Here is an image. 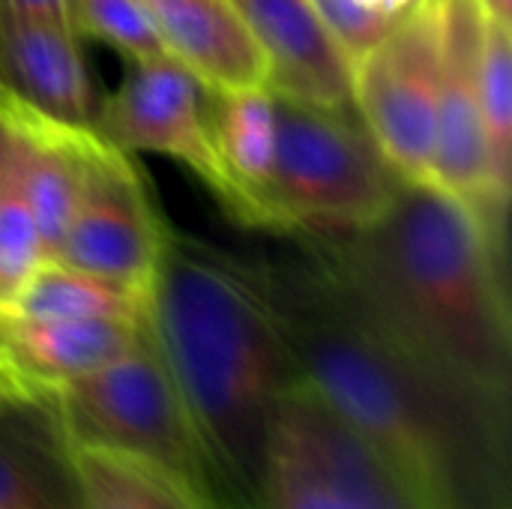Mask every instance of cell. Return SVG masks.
<instances>
[{"label":"cell","instance_id":"cell-1","mask_svg":"<svg viewBox=\"0 0 512 509\" xmlns=\"http://www.w3.org/2000/svg\"><path fill=\"white\" fill-rule=\"evenodd\" d=\"M267 300L300 381L363 441L420 509H512L510 402L426 363L297 246L240 258Z\"/></svg>","mask_w":512,"mask_h":509},{"label":"cell","instance_id":"cell-2","mask_svg":"<svg viewBox=\"0 0 512 509\" xmlns=\"http://www.w3.org/2000/svg\"><path fill=\"white\" fill-rule=\"evenodd\" d=\"M294 237L381 330L512 405L507 219H483L435 183L399 180L366 225Z\"/></svg>","mask_w":512,"mask_h":509},{"label":"cell","instance_id":"cell-3","mask_svg":"<svg viewBox=\"0 0 512 509\" xmlns=\"http://www.w3.org/2000/svg\"><path fill=\"white\" fill-rule=\"evenodd\" d=\"M144 327L192 414L228 507L258 509L270 432L300 372L243 261L171 228Z\"/></svg>","mask_w":512,"mask_h":509},{"label":"cell","instance_id":"cell-4","mask_svg":"<svg viewBox=\"0 0 512 509\" xmlns=\"http://www.w3.org/2000/svg\"><path fill=\"white\" fill-rule=\"evenodd\" d=\"M276 162L270 234H327L360 228L393 198L399 174L354 108H324L273 90Z\"/></svg>","mask_w":512,"mask_h":509},{"label":"cell","instance_id":"cell-5","mask_svg":"<svg viewBox=\"0 0 512 509\" xmlns=\"http://www.w3.org/2000/svg\"><path fill=\"white\" fill-rule=\"evenodd\" d=\"M45 393L69 444L150 462L195 486L219 509H228L192 414L150 336L126 357Z\"/></svg>","mask_w":512,"mask_h":509},{"label":"cell","instance_id":"cell-6","mask_svg":"<svg viewBox=\"0 0 512 509\" xmlns=\"http://www.w3.org/2000/svg\"><path fill=\"white\" fill-rule=\"evenodd\" d=\"M258 509H420L300 381L279 405Z\"/></svg>","mask_w":512,"mask_h":509},{"label":"cell","instance_id":"cell-7","mask_svg":"<svg viewBox=\"0 0 512 509\" xmlns=\"http://www.w3.org/2000/svg\"><path fill=\"white\" fill-rule=\"evenodd\" d=\"M438 87V0L396 18L387 36L351 66L354 111L402 180L429 183Z\"/></svg>","mask_w":512,"mask_h":509},{"label":"cell","instance_id":"cell-8","mask_svg":"<svg viewBox=\"0 0 512 509\" xmlns=\"http://www.w3.org/2000/svg\"><path fill=\"white\" fill-rule=\"evenodd\" d=\"M168 234L171 225L162 219L141 168L96 129L78 207L51 261L147 300Z\"/></svg>","mask_w":512,"mask_h":509},{"label":"cell","instance_id":"cell-9","mask_svg":"<svg viewBox=\"0 0 512 509\" xmlns=\"http://www.w3.org/2000/svg\"><path fill=\"white\" fill-rule=\"evenodd\" d=\"M96 129L126 153H159L189 168L228 207L207 123V87L174 57L129 60L117 90L99 102Z\"/></svg>","mask_w":512,"mask_h":509},{"label":"cell","instance_id":"cell-10","mask_svg":"<svg viewBox=\"0 0 512 509\" xmlns=\"http://www.w3.org/2000/svg\"><path fill=\"white\" fill-rule=\"evenodd\" d=\"M441 87L429 183L471 204L477 213H507L510 198L495 189L492 159L480 117L477 54L483 12L474 0H438Z\"/></svg>","mask_w":512,"mask_h":509},{"label":"cell","instance_id":"cell-11","mask_svg":"<svg viewBox=\"0 0 512 509\" xmlns=\"http://www.w3.org/2000/svg\"><path fill=\"white\" fill-rule=\"evenodd\" d=\"M267 63V87L324 108H354L351 60L309 0H231Z\"/></svg>","mask_w":512,"mask_h":509},{"label":"cell","instance_id":"cell-12","mask_svg":"<svg viewBox=\"0 0 512 509\" xmlns=\"http://www.w3.org/2000/svg\"><path fill=\"white\" fill-rule=\"evenodd\" d=\"M78 39L66 24L0 9V87L60 123L96 126L102 99Z\"/></svg>","mask_w":512,"mask_h":509},{"label":"cell","instance_id":"cell-13","mask_svg":"<svg viewBox=\"0 0 512 509\" xmlns=\"http://www.w3.org/2000/svg\"><path fill=\"white\" fill-rule=\"evenodd\" d=\"M144 339V321H36L0 312V360L33 390H51L57 384L96 372L144 345Z\"/></svg>","mask_w":512,"mask_h":509},{"label":"cell","instance_id":"cell-14","mask_svg":"<svg viewBox=\"0 0 512 509\" xmlns=\"http://www.w3.org/2000/svg\"><path fill=\"white\" fill-rule=\"evenodd\" d=\"M0 509H78L72 447L45 390L0 405Z\"/></svg>","mask_w":512,"mask_h":509},{"label":"cell","instance_id":"cell-15","mask_svg":"<svg viewBox=\"0 0 512 509\" xmlns=\"http://www.w3.org/2000/svg\"><path fill=\"white\" fill-rule=\"evenodd\" d=\"M207 123L228 186L225 213L270 231V180L276 162V102L267 84L207 90Z\"/></svg>","mask_w":512,"mask_h":509},{"label":"cell","instance_id":"cell-16","mask_svg":"<svg viewBox=\"0 0 512 509\" xmlns=\"http://www.w3.org/2000/svg\"><path fill=\"white\" fill-rule=\"evenodd\" d=\"M168 57L207 90L261 87L267 63L231 0H141Z\"/></svg>","mask_w":512,"mask_h":509},{"label":"cell","instance_id":"cell-17","mask_svg":"<svg viewBox=\"0 0 512 509\" xmlns=\"http://www.w3.org/2000/svg\"><path fill=\"white\" fill-rule=\"evenodd\" d=\"M69 447L78 509H219L195 486L150 462L96 447Z\"/></svg>","mask_w":512,"mask_h":509},{"label":"cell","instance_id":"cell-18","mask_svg":"<svg viewBox=\"0 0 512 509\" xmlns=\"http://www.w3.org/2000/svg\"><path fill=\"white\" fill-rule=\"evenodd\" d=\"M147 300L96 279L90 273L72 270L60 261H42L18 294L9 315L54 321V318H114V321H144Z\"/></svg>","mask_w":512,"mask_h":509},{"label":"cell","instance_id":"cell-19","mask_svg":"<svg viewBox=\"0 0 512 509\" xmlns=\"http://www.w3.org/2000/svg\"><path fill=\"white\" fill-rule=\"evenodd\" d=\"M480 117L492 159L495 189L510 198L512 183V24L483 18L480 54Z\"/></svg>","mask_w":512,"mask_h":509},{"label":"cell","instance_id":"cell-20","mask_svg":"<svg viewBox=\"0 0 512 509\" xmlns=\"http://www.w3.org/2000/svg\"><path fill=\"white\" fill-rule=\"evenodd\" d=\"M78 36H93L129 60L165 54L141 0H72Z\"/></svg>","mask_w":512,"mask_h":509},{"label":"cell","instance_id":"cell-21","mask_svg":"<svg viewBox=\"0 0 512 509\" xmlns=\"http://www.w3.org/2000/svg\"><path fill=\"white\" fill-rule=\"evenodd\" d=\"M48 261V249L36 228V219L24 198L6 186L0 195V312H9L39 270Z\"/></svg>","mask_w":512,"mask_h":509},{"label":"cell","instance_id":"cell-22","mask_svg":"<svg viewBox=\"0 0 512 509\" xmlns=\"http://www.w3.org/2000/svg\"><path fill=\"white\" fill-rule=\"evenodd\" d=\"M309 6L324 21L330 36L339 42V48L345 51L351 66L372 45H378L387 36V30L396 24V18H387L381 12L363 6L360 0H309Z\"/></svg>","mask_w":512,"mask_h":509},{"label":"cell","instance_id":"cell-23","mask_svg":"<svg viewBox=\"0 0 512 509\" xmlns=\"http://www.w3.org/2000/svg\"><path fill=\"white\" fill-rule=\"evenodd\" d=\"M0 9L12 12V15H27V18H42V21L66 24V27L75 30L72 0H0Z\"/></svg>","mask_w":512,"mask_h":509},{"label":"cell","instance_id":"cell-24","mask_svg":"<svg viewBox=\"0 0 512 509\" xmlns=\"http://www.w3.org/2000/svg\"><path fill=\"white\" fill-rule=\"evenodd\" d=\"M360 3L375 9V12H381V15H387V18H402L405 12L423 6L426 0H360Z\"/></svg>","mask_w":512,"mask_h":509},{"label":"cell","instance_id":"cell-25","mask_svg":"<svg viewBox=\"0 0 512 509\" xmlns=\"http://www.w3.org/2000/svg\"><path fill=\"white\" fill-rule=\"evenodd\" d=\"M24 390H30L3 360H0V405L6 402V399H12V396H18V393H24Z\"/></svg>","mask_w":512,"mask_h":509},{"label":"cell","instance_id":"cell-26","mask_svg":"<svg viewBox=\"0 0 512 509\" xmlns=\"http://www.w3.org/2000/svg\"><path fill=\"white\" fill-rule=\"evenodd\" d=\"M480 6V12L492 21L512 24V0H474Z\"/></svg>","mask_w":512,"mask_h":509},{"label":"cell","instance_id":"cell-27","mask_svg":"<svg viewBox=\"0 0 512 509\" xmlns=\"http://www.w3.org/2000/svg\"><path fill=\"white\" fill-rule=\"evenodd\" d=\"M6 186H9V132H6L3 114H0V195Z\"/></svg>","mask_w":512,"mask_h":509},{"label":"cell","instance_id":"cell-28","mask_svg":"<svg viewBox=\"0 0 512 509\" xmlns=\"http://www.w3.org/2000/svg\"><path fill=\"white\" fill-rule=\"evenodd\" d=\"M228 509H243V507H228Z\"/></svg>","mask_w":512,"mask_h":509}]
</instances>
